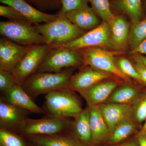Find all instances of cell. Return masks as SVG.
I'll return each instance as SVG.
<instances>
[{
    "label": "cell",
    "mask_w": 146,
    "mask_h": 146,
    "mask_svg": "<svg viewBox=\"0 0 146 146\" xmlns=\"http://www.w3.org/2000/svg\"><path fill=\"white\" fill-rule=\"evenodd\" d=\"M57 13L58 16L53 21L35 25L45 44L53 48L63 46L86 33L72 23L65 15Z\"/></svg>",
    "instance_id": "6da1fadb"
},
{
    "label": "cell",
    "mask_w": 146,
    "mask_h": 146,
    "mask_svg": "<svg viewBox=\"0 0 146 146\" xmlns=\"http://www.w3.org/2000/svg\"><path fill=\"white\" fill-rule=\"evenodd\" d=\"M43 107L46 117L69 119L76 117L83 110L73 91L68 88L59 89L45 95Z\"/></svg>",
    "instance_id": "7a4b0ae2"
},
{
    "label": "cell",
    "mask_w": 146,
    "mask_h": 146,
    "mask_svg": "<svg viewBox=\"0 0 146 146\" xmlns=\"http://www.w3.org/2000/svg\"><path fill=\"white\" fill-rule=\"evenodd\" d=\"M72 74V68L59 72L35 73L27 79L22 86L34 99L40 95L68 88Z\"/></svg>",
    "instance_id": "3957f363"
},
{
    "label": "cell",
    "mask_w": 146,
    "mask_h": 146,
    "mask_svg": "<svg viewBox=\"0 0 146 146\" xmlns=\"http://www.w3.org/2000/svg\"><path fill=\"white\" fill-rule=\"evenodd\" d=\"M82 66L83 57L79 50L65 47H55L47 54L36 73L59 72L65 68Z\"/></svg>",
    "instance_id": "277c9868"
},
{
    "label": "cell",
    "mask_w": 146,
    "mask_h": 146,
    "mask_svg": "<svg viewBox=\"0 0 146 146\" xmlns=\"http://www.w3.org/2000/svg\"><path fill=\"white\" fill-rule=\"evenodd\" d=\"M78 50L83 57V66H89L98 70L114 75L125 81L130 82V79L119 70L115 60V55L122 54L124 52L110 50L99 47Z\"/></svg>",
    "instance_id": "5b68a950"
},
{
    "label": "cell",
    "mask_w": 146,
    "mask_h": 146,
    "mask_svg": "<svg viewBox=\"0 0 146 146\" xmlns=\"http://www.w3.org/2000/svg\"><path fill=\"white\" fill-rule=\"evenodd\" d=\"M2 36L23 46L46 44L43 36L33 24L25 21H2L0 23Z\"/></svg>",
    "instance_id": "8992f818"
},
{
    "label": "cell",
    "mask_w": 146,
    "mask_h": 146,
    "mask_svg": "<svg viewBox=\"0 0 146 146\" xmlns=\"http://www.w3.org/2000/svg\"><path fill=\"white\" fill-rule=\"evenodd\" d=\"M52 48L47 44L29 46L27 52L12 72L17 85L22 86L27 79L36 73L44 58Z\"/></svg>",
    "instance_id": "52a82bcc"
},
{
    "label": "cell",
    "mask_w": 146,
    "mask_h": 146,
    "mask_svg": "<svg viewBox=\"0 0 146 146\" xmlns=\"http://www.w3.org/2000/svg\"><path fill=\"white\" fill-rule=\"evenodd\" d=\"M73 123V121L69 119L46 117L42 119H32L28 117L19 131L30 137L55 135L72 127Z\"/></svg>",
    "instance_id": "ba28073f"
},
{
    "label": "cell",
    "mask_w": 146,
    "mask_h": 146,
    "mask_svg": "<svg viewBox=\"0 0 146 146\" xmlns=\"http://www.w3.org/2000/svg\"><path fill=\"white\" fill-rule=\"evenodd\" d=\"M110 31L109 23L103 22L77 39L60 47L76 50L91 47H99L109 50Z\"/></svg>",
    "instance_id": "9c48e42d"
},
{
    "label": "cell",
    "mask_w": 146,
    "mask_h": 146,
    "mask_svg": "<svg viewBox=\"0 0 146 146\" xmlns=\"http://www.w3.org/2000/svg\"><path fill=\"white\" fill-rule=\"evenodd\" d=\"M108 23L110 31L109 50L124 52L129 46L130 24L125 16L121 14L115 15Z\"/></svg>",
    "instance_id": "30bf717a"
},
{
    "label": "cell",
    "mask_w": 146,
    "mask_h": 146,
    "mask_svg": "<svg viewBox=\"0 0 146 146\" xmlns=\"http://www.w3.org/2000/svg\"><path fill=\"white\" fill-rule=\"evenodd\" d=\"M28 47L2 36L0 39V70L12 73L27 52Z\"/></svg>",
    "instance_id": "8fae6325"
},
{
    "label": "cell",
    "mask_w": 146,
    "mask_h": 146,
    "mask_svg": "<svg viewBox=\"0 0 146 146\" xmlns=\"http://www.w3.org/2000/svg\"><path fill=\"white\" fill-rule=\"evenodd\" d=\"M78 72L72 76L68 89L78 93L108 78L111 74L83 66Z\"/></svg>",
    "instance_id": "7c38bea8"
},
{
    "label": "cell",
    "mask_w": 146,
    "mask_h": 146,
    "mask_svg": "<svg viewBox=\"0 0 146 146\" xmlns=\"http://www.w3.org/2000/svg\"><path fill=\"white\" fill-rule=\"evenodd\" d=\"M109 132H111L120 123L132 119L133 108L129 104L111 103L99 105Z\"/></svg>",
    "instance_id": "4fadbf2b"
},
{
    "label": "cell",
    "mask_w": 146,
    "mask_h": 146,
    "mask_svg": "<svg viewBox=\"0 0 146 146\" xmlns=\"http://www.w3.org/2000/svg\"><path fill=\"white\" fill-rule=\"evenodd\" d=\"M30 112L0 100V128L20 130Z\"/></svg>",
    "instance_id": "5bb4252c"
},
{
    "label": "cell",
    "mask_w": 146,
    "mask_h": 146,
    "mask_svg": "<svg viewBox=\"0 0 146 146\" xmlns=\"http://www.w3.org/2000/svg\"><path fill=\"white\" fill-rule=\"evenodd\" d=\"M0 2L5 5L10 6L16 9L34 25L42 23H49L58 16V13L48 14L35 8L26 0H0Z\"/></svg>",
    "instance_id": "9a60e30c"
},
{
    "label": "cell",
    "mask_w": 146,
    "mask_h": 146,
    "mask_svg": "<svg viewBox=\"0 0 146 146\" xmlns=\"http://www.w3.org/2000/svg\"><path fill=\"white\" fill-rule=\"evenodd\" d=\"M1 100L30 112L39 115L45 114L43 108L35 103L22 86L17 84L2 94Z\"/></svg>",
    "instance_id": "2e32d148"
},
{
    "label": "cell",
    "mask_w": 146,
    "mask_h": 146,
    "mask_svg": "<svg viewBox=\"0 0 146 146\" xmlns=\"http://www.w3.org/2000/svg\"><path fill=\"white\" fill-rule=\"evenodd\" d=\"M117 86L118 83L115 81L101 82L79 93L88 106L99 105L107 100Z\"/></svg>",
    "instance_id": "e0dca14e"
},
{
    "label": "cell",
    "mask_w": 146,
    "mask_h": 146,
    "mask_svg": "<svg viewBox=\"0 0 146 146\" xmlns=\"http://www.w3.org/2000/svg\"><path fill=\"white\" fill-rule=\"evenodd\" d=\"M72 23L82 30L90 31L101 23L92 7L87 5L65 14Z\"/></svg>",
    "instance_id": "ac0fdd59"
},
{
    "label": "cell",
    "mask_w": 146,
    "mask_h": 146,
    "mask_svg": "<svg viewBox=\"0 0 146 146\" xmlns=\"http://www.w3.org/2000/svg\"><path fill=\"white\" fill-rule=\"evenodd\" d=\"M110 4L112 9L127 16L132 24L136 23L145 16L143 0H112Z\"/></svg>",
    "instance_id": "d6986e66"
},
{
    "label": "cell",
    "mask_w": 146,
    "mask_h": 146,
    "mask_svg": "<svg viewBox=\"0 0 146 146\" xmlns=\"http://www.w3.org/2000/svg\"><path fill=\"white\" fill-rule=\"evenodd\" d=\"M92 141L95 143L103 141L109 132L108 127L102 115L99 105L88 106Z\"/></svg>",
    "instance_id": "ffe728a7"
},
{
    "label": "cell",
    "mask_w": 146,
    "mask_h": 146,
    "mask_svg": "<svg viewBox=\"0 0 146 146\" xmlns=\"http://www.w3.org/2000/svg\"><path fill=\"white\" fill-rule=\"evenodd\" d=\"M73 121L72 127H74L77 135L82 141L89 143L92 141V133L88 108L84 110Z\"/></svg>",
    "instance_id": "44dd1931"
},
{
    "label": "cell",
    "mask_w": 146,
    "mask_h": 146,
    "mask_svg": "<svg viewBox=\"0 0 146 146\" xmlns=\"http://www.w3.org/2000/svg\"><path fill=\"white\" fill-rule=\"evenodd\" d=\"M140 96L137 89L129 85H124L115 89L107 100V103L129 104L138 99Z\"/></svg>",
    "instance_id": "7402d4cb"
},
{
    "label": "cell",
    "mask_w": 146,
    "mask_h": 146,
    "mask_svg": "<svg viewBox=\"0 0 146 146\" xmlns=\"http://www.w3.org/2000/svg\"><path fill=\"white\" fill-rule=\"evenodd\" d=\"M59 133L31 137L38 146H80L72 138L68 136L59 135Z\"/></svg>",
    "instance_id": "603a6c76"
},
{
    "label": "cell",
    "mask_w": 146,
    "mask_h": 146,
    "mask_svg": "<svg viewBox=\"0 0 146 146\" xmlns=\"http://www.w3.org/2000/svg\"><path fill=\"white\" fill-rule=\"evenodd\" d=\"M146 39V16L135 24H131L129 36V44L131 50L135 49Z\"/></svg>",
    "instance_id": "cb8c5ba5"
},
{
    "label": "cell",
    "mask_w": 146,
    "mask_h": 146,
    "mask_svg": "<svg viewBox=\"0 0 146 146\" xmlns=\"http://www.w3.org/2000/svg\"><path fill=\"white\" fill-rule=\"evenodd\" d=\"M136 128L132 119L126 120L120 123L112 131L110 141L113 144L119 143L131 135Z\"/></svg>",
    "instance_id": "d4e9b609"
},
{
    "label": "cell",
    "mask_w": 146,
    "mask_h": 146,
    "mask_svg": "<svg viewBox=\"0 0 146 146\" xmlns=\"http://www.w3.org/2000/svg\"><path fill=\"white\" fill-rule=\"evenodd\" d=\"M89 1L94 11L103 22L108 23L115 16L109 0H89Z\"/></svg>",
    "instance_id": "484cf974"
},
{
    "label": "cell",
    "mask_w": 146,
    "mask_h": 146,
    "mask_svg": "<svg viewBox=\"0 0 146 146\" xmlns=\"http://www.w3.org/2000/svg\"><path fill=\"white\" fill-rule=\"evenodd\" d=\"M116 64L119 70L126 76L130 79H133L138 83L146 85L133 64H132L126 58L122 57L118 58Z\"/></svg>",
    "instance_id": "4316f807"
},
{
    "label": "cell",
    "mask_w": 146,
    "mask_h": 146,
    "mask_svg": "<svg viewBox=\"0 0 146 146\" xmlns=\"http://www.w3.org/2000/svg\"><path fill=\"white\" fill-rule=\"evenodd\" d=\"M0 146H26L23 140L12 131L0 128Z\"/></svg>",
    "instance_id": "83f0119b"
},
{
    "label": "cell",
    "mask_w": 146,
    "mask_h": 146,
    "mask_svg": "<svg viewBox=\"0 0 146 146\" xmlns=\"http://www.w3.org/2000/svg\"><path fill=\"white\" fill-rule=\"evenodd\" d=\"M61 9L58 14L65 15L66 13L88 5L89 0H60Z\"/></svg>",
    "instance_id": "f1b7e54d"
},
{
    "label": "cell",
    "mask_w": 146,
    "mask_h": 146,
    "mask_svg": "<svg viewBox=\"0 0 146 146\" xmlns=\"http://www.w3.org/2000/svg\"><path fill=\"white\" fill-rule=\"evenodd\" d=\"M0 16L7 18L9 21L29 22L17 9L10 6H0Z\"/></svg>",
    "instance_id": "f546056e"
},
{
    "label": "cell",
    "mask_w": 146,
    "mask_h": 146,
    "mask_svg": "<svg viewBox=\"0 0 146 146\" xmlns=\"http://www.w3.org/2000/svg\"><path fill=\"white\" fill-rule=\"evenodd\" d=\"M41 11L53 10L61 7L60 0H26Z\"/></svg>",
    "instance_id": "4dcf8cb0"
},
{
    "label": "cell",
    "mask_w": 146,
    "mask_h": 146,
    "mask_svg": "<svg viewBox=\"0 0 146 146\" xmlns=\"http://www.w3.org/2000/svg\"><path fill=\"white\" fill-rule=\"evenodd\" d=\"M16 84L12 72L0 70V91L2 94L12 89Z\"/></svg>",
    "instance_id": "1f68e13d"
},
{
    "label": "cell",
    "mask_w": 146,
    "mask_h": 146,
    "mask_svg": "<svg viewBox=\"0 0 146 146\" xmlns=\"http://www.w3.org/2000/svg\"><path fill=\"white\" fill-rule=\"evenodd\" d=\"M133 117L135 121L141 123L146 119V94L138 100L136 107L133 108Z\"/></svg>",
    "instance_id": "d6a6232c"
},
{
    "label": "cell",
    "mask_w": 146,
    "mask_h": 146,
    "mask_svg": "<svg viewBox=\"0 0 146 146\" xmlns=\"http://www.w3.org/2000/svg\"><path fill=\"white\" fill-rule=\"evenodd\" d=\"M133 65L146 85V66L140 61L136 60H134Z\"/></svg>",
    "instance_id": "836d02e7"
},
{
    "label": "cell",
    "mask_w": 146,
    "mask_h": 146,
    "mask_svg": "<svg viewBox=\"0 0 146 146\" xmlns=\"http://www.w3.org/2000/svg\"><path fill=\"white\" fill-rule=\"evenodd\" d=\"M129 53L131 54H139L146 55V39L141 42L135 49L131 50Z\"/></svg>",
    "instance_id": "e575fe53"
},
{
    "label": "cell",
    "mask_w": 146,
    "mask_h": 146,
    "mask_svg": "<svg viewBox=\"0 0 146 146\" xmlns=\"http://www.w3.org/2000/svg\"><path fill=\"white\" fill-rule=\"evenodd\" d=\"M138 142L139 146H146V131L143 130L139 133Z\"/></svg>",
    "instance_id": "d590c367"
},
{
    "label": "cell",
    "mask_w": 146,
    "mask_h": 146,
    "mask_svg": "<svg viewBox=\"0 0 146 146\" xmlns=\"http://www.w3.org/2000/svg\"><path fill=\"white\" fill-rule=\"evenodd\" d=\"M132 55L134 60L140 61L146 66V56L139 54H133Z\"/></svg>",
    "instance_id": "8d00e7d4"
},
{
    "label": "cell",
    "mask_w": 146,
    "mask_h": 146,
    "mask_svg": "<svg viewBox=\"0 0 146 146\" xmlns=\"http://www.w3.org/2000/svg\"><path fill=\"white\" fill-rule=\"evenodd\" d=\"M119 146H139L138 144L134 141L127 142L125 143L122 144Z\"/></svg>",
    "instance_id": "74e56055"
},
{
    "label": "cell",
    "mask_w": 146,
    "mask_h": 146,
    "mask_svg": "<svg viewBox=\"0 0 146 146\" xmlns=\"http://www.w3.org/2000/svg\"><path fill=\"white\" fill-rule=\"evenodd\" d=\"M143 7L145 11V10H146V0H143Z\"/></svg>",
    "instance_id": "f35d334b"
},
{
    "label": "cell",
    "mask_w": 146,
    "mask_h": 146,
    "mask_svg": "<svg viewBox=\"0 0 146 146\" xmlns=\"http://www.w3.org/2000/svg\"><path fill=\"white\" fill-rule=\"evenodd\" d=\"M143 130L145 131H146V119L145 121V124H144L143 128Z\"/></svg>",
    "instance_id": "ab89813d"
}]
</instances>
